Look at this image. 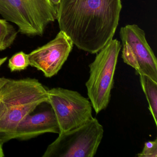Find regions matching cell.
I'll use <instances>...</instances> for the list:
<instances>
[{"mask_svg":"<svg viewBox=\"0 0 157 157\" xmlns=\"http://www.w3.org/2000/svg\"><path fill=\"white\" fill-rule=\"evenodd\" d=\"M73 45L72 40L60 31L55 39L28 54L30 66L47 78L54 77L67 61Z\"/></svg>","mask_w":157,"mask_h":157,"instance_id":"7","label":"cell"},{"mask_svg":"<svg viewBox=\"0 0 157 157\" xmlns=\"http://www.w3.org/2000/svg\"><path fill=\"white\" fill-rule=\"evenodd\" d=\"M121 47L118 40L112 39L97 53L95 59L89 65L90 77L85 85L96 114L106 109L110 102Z\"/></svg>","mask_w":157,"mask_h":157,"instance_id":"2","label":"cell"},{"mask_svg":"<svg viewBox=\"0 0 157 157\" xmlns=\"http://www.w3.org/2000/svg\"><path fill=\"white\" fill-rule=\"evenodd\" d=\"M104 128L93 117L84 124L59 134L48 147L44 157H93L103 137Z\"/></svg>","mask_w":157,"mask_h":157,"instance_id":"4","label":"cell"},{"mask_svg":"<svg viewBox=\"0 0 157 157\" xmlns=\"http://www.w3.org/2000/svg\"><path fill=\"white\" fill-rule=\"evenodd\" d=\"M3 143L4 142H3V140L0 137V157H3L5 156L3 150Z\"/></svg>","mask_w":157,"mask_h":157,"instance_id":"15","label":"cell"},{"mask_svg":"<svg viewBox=\"0 0 157 157\" xmlns=\"http://www.w3.org/2000/svg\"><path fill=\"white\" fill-rule=\"evenodd\" d=\"M29 64L28 54L23 51L14 54L9 61V68L12 72L21 71L26 69Z\"/></svg>","mask_w":157,"mask_h":157,"instance_id":"12","label":"cell"},{"mask_svg":"<svg viewBox=\"0 0 157 157\" xmlns=\"http://www.w3.org/2000/svg\"><path fill=\"white\" fill-rule=\"evenodd\" d=\"M119 34L124 62L139 75L147 76L157 82V59L146 40L145 32L136 25H128L121 27Z\"/></svg>","mask_w":157,"mask_h":157,"instance_id":"6","label":"cell"},{"mask_svg":"<svg viewBox=\"0 0 157 157\" xmlns=\"http://www.w3.org/2000/svg\"><path fill=\"white\" fill-rule=\"evenodd\" d=\"M122 8L121 0H61L56 20L78 49L97 54L113 39Z\"/></svg>","mask_w":157,"mask_h":157,"instance_id":"1","label":"cell"},{"mask_svg":"<svg viewBox=\"0 0 157 157\" xmlns=\"http://www.w3.org/2000/svg\"><path fill=\"white\" fill-rule=\"evenodd\" d=\"M47 103L54 111L60 133L78 127L93 117L90 101L76 91L59 87L48 90Z\"/></svg>","mask_w":157,"mask_h":157,"instance_id":"5","label":"cell"},{"mask_svg":"<svg viewBox=\"0 0 157 157\" xmlns=\"http://www.w3.org/2000/svg\"><path fill=\"white\" fill-rule=\"evenodd\" d=\"M48 1L50 3L58 10L61 0H48Z\"/></svg>","mask_w":157,"mask_h":157,"instance_id":"14","label":"cell"},{"mask_svg":"<svg viewBox=\"0 0 157 157\" xmlns=\"http://www.w3.org/2000/svg\"><path fill=\"white\" fill-rule=\"evenodd\" d=\"M47 133H60L58 123L51 107L50 110L25 117L8 141L14 139L26 140Z\"/></svg>","mask_w":157,"mask_h":157,"instance_id":"9","label":"cell"},{"mask_svg":"<svg viewBox=\"0 0 157 157\" xmlns=\"http://www.w3.org/2000/svg\"><path fill=\"white\" fill-rule=\"evenodd\" d=\"M0 102H1V100H0Z\"/></svg>","mask_w":157,"mask_h":157,"instance_id":"18","label":"cell"},{"mask_svg":"<svg viewBox=\"0 0 157 157\" xmlns=\"http://www.w3.org/2000/svg\"><path fill=\"white\" fill-rule=\"evenodd\" d=\"M48 90L37 79H8L0 90V108L47 103Z\"/></svg>","mask_w":157,"mask_h":157,"instance_id":"8","label":"cell"},{"mask_svg":"<svg viewBox=\"0 0 157 157\" xmlns=\"http://www.w3.org/2000/svg\"><path fill=\"white\" fill-rule=\"evenodd\" d=\"M138 157H157V139L147 141L144 144L141 152L137 155Z\"/></svg>","mask_w":157,"mask_h":157,"instance_id":"13","label":"cell"},{"mask_svg":"<svg viewBox=\"0 0 157 157\" xmlns=\"http://www.w3.org/2000/svg\"><path fill=\"white\" fill-rule=\"evenodd\" d=\"M8 59V57H5L2 58H0V67H2V65L6 62V60Z\"/></svg>","mask_w":157,"mask_h":157,"instance_id":"17","label":"cell"},{"mask_svg":"<svg viewBox=\"0 0 157 157\" xmlns=\"http://www.w3.org/2000/svg\"><path fill=\"white\" fill-rule=\"evenodd\" d=\"M8 78L3 77H0V90L3 87V85L8 81Z\"/></svg>","mask_w":157,"mask_h":157,"instance_id":"16","label":"cell"},{"mask_svg":"<svg viewBox=\"0 0 157 157\" xmlns=\"http://www.w3.org/2000/svg\"><path fill=\"white\" fill-rule=\"evenodd\" d=\"M57 11L48 0H0V14L28 36H42Z\"/></svg>","mask_w":157,"mask_h":157,"instance_id":"3","label":"cell"},{"mask_svg":"<svg viewBox=\"0 0 157 157\" xmlns=\"http://www.w3.org/2000/svg\"><path fill=\"white\" fill-rule=\"evenodd\" d=\"M18 34L15 28L5 19H0V51L10 47Z\"/></svg>","mask_w":157,"mask_h":157,"instance_id":"11","label":"cell"},{"mask_svg":"<svg viewBox=\"0 0 157 157\" xmlns=\"http://www.w3.org/2000/svg\"><path fill=\"white\" fill-rule=\"evenodd\" d=\"M141 88L148 104V108L157 125V82L145 75H139Z\"/></svg>","mask_w":157,"mask_h":157,"instance_id":"10","label":"cell"}]
</instances>
